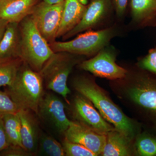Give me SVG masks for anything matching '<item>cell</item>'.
I'll return each instance as SVG.
<instances>
[{"instance_id": "6da1fadb", "label": "cell", "mask_w": 156, "mask_h": 156, "mask_svg": "<svg viewBox=\"0 0 156 156\" xmlns=\"http://www.w3.org/2000/svg\"><path fill=\"white\" fill-rule=\"evenodd\" d=\"M73 85L76 91L89 99L104 119L112 124L115 130L131 140L133 139L135 129L131 120L94 81L82 77L75 79Z\"/></svg>"}, {"instance_id": "7a4b0ae2", "label": "cell", "mask_w": 156, "mask_h": 156, "mask_svg": "<svg viewBox=\"0 0 156 156\" xmlns=\"http://www.w3.org/2000/svg\"><path fill=\"white\" fill-rule=\"evenodd\" d=\"M44 82L39 72L23 62L13 83L6 87L7 92L18 110L29 109L37 115L39 104L44 95Z\"/></svg>"}, {"instance_id": "3957f363", "label": "cell", "mask_w": 156, "mask_h": 156, "mask_svg": "<svg viewBox=\"0 0 156 156\" xmlns=\"http://www.w3.org/2000/svg\"><path fill=\"white\" fill-rule=\"evenodd\" d=\"M20 58L35 71L39 72L54 52L40 33L31 16L19 23Z\"/></svg>"}, {"instance_id": "277c9868", "label": "cell", "mask_w": 156, "mask_h": 156, "mask_svg": "<svg viewBox=\"0 0 156 156\" xmlns=\"http://www.w3.org/2000/svg\"><path fill=\"white\" fill-rule=\"evenodd\" d=\"M76 55L66 52L54 53L39 72L44 87L61 95L68 104L67 97L71 91L68 87L67 80L77 63Z\"/></svg>"}, {"instance_id": "5b68a950", "label": "cell", "mask_w": 156, "mask_h": 156, "mask_svg": "<svg viewBox=\"0 0 156 156\" xmlns=\"http://www.w3.org/2000/svg\"><path fill=\"white\" fill-rule=\"evenodd\" d=\"M116 33L115 28L112 27L97 31L89 30L68 41H55L49 44L54 53L66 52L77 55L93 56L108 46Z\"/></svg>"}, {"instance_id": "8992f818", "label": "cell", "mask_w": 156, "mask_h": 156, "mask_svg": "<svg viewBox=\"0 0 156 156\" xmlns=\"http://www.w3.org/2000/svg\"><path fill=\"white\" fill-rule=\"evenodd\" d=\"M65 1L58 4H48L43 1L35 6L30 16L40 33L49 44L57 38Z\"/></svg>"}, {"instance_id": "52a82bcc", "label": "cell", "mask_w": 156, "mask_h": 156, "mask_svg": "<svg viewBox=\"0 0 156 156\" xmlns=\"http://www.w3.org/2000/svg\"><path fill=\"white\" fill-rule=\"evenodd\" d=\"M106 47L95 57L82 62L80 67L99 77L109 80L124 79L127 75V71L116 63L115 50Z\"/></svg>"}, {"instance_id": "ba28073f", "label": "cell", "mask_w": 156, "mask_h": 156, "mask_svg": "<svg viewBox=\"0 0 156 156\" xmlns=\"http://www.w3.org/2000/svg\"><path fill=\"white\" fill-rule=\"evenodd\" d=\"M73 113L76 122L99 134L106 135L115 129L97 111L92 102L81 94L74 98Z\"/></svg>"}, {"instance_id": "9c48e42d", "label": "cell", "mask_w": 156, "mask_h": 156, "mask_svg": "<svg viewBox=\"0 0 156 156\" xmlns=\"http://www.w3.org/2000/svg\"><path fill=\"white\" fill-rule=\"evenodd\" d=\"M62 101L52 93L45 92L39 104L37 115L53 126L60 134H64L70 125Z\"/></svg>"}, {"instance_id": "30bf717a", "label": "cell", "mask_w": 156, "mask_h": 156, "mask_svg": "<svg viewBox=\"0 0 156 156\" xmlns=\"http://www.w3.org/2000/svg\"><path fill=\"white\" fill-rule=\"evenodd\" d=\"M113 9V0H90L81 21L65 35L64 38H69L80 33L98 26L111 14Z\"/></svg>"}, {"instance_id": "8fae6325", "label": "cell", "mask_w": 156, "mask_h": 156, "mask_svg": "<svg viewBox=\"0 0 156 156\" xmlns=\"http://www.w3.org/2000/svg\"><path fill=\"white\" fill-rule=\"evenodd\" d=\"M64 135L65 139L82 144L96 156L101 155L106 143V135L97 133L76 121H71Z\"/></svg>"}, {"instance_id": "7c38bea8", "label": "cell", "mask_w": 156, "mask_h": 156, "mask_svg": "<svg viewBox=\"0 0 156 156\" xmlns=\"http://www.w3.org/2000/svg\"><path fill=\"white\" fill-rule=\"evenodd\" d=\"M18 113L23 146L26 150L35 155L42 135L37 115L29 109L20 110Z\"/></svg>"}, {"instance_id": "4fadbf2b", "label": "cell", "mask_w": 156, "mask_h": 156, "mask_svg": "<svg viewBox=\"0 0 156 156\" xmlns=\"http://www.w3.org/2000/svg\"><path fill=\"white\" fill-rule=\"evenodd\" d=\"M128 92L135 103L156 113V79L146 74L141 75Z\"/></svg>"}, {"instance_id": "5bb4252c", "label": "cell", "mask_w": 156, "mask_h": 156, "mask_svg": "<svg viewBox=\"0 0 156 156\" xmlns=\"http://www.w3.org/2000/svg\"><path fill=\"white\" fill-rule=\"evenodd\" d=\"M38 0H0V19L20 23L31 15Z\"/></svg>"}, {"instance_id": "9a60e30c", "label": "cell", "mask_w": 156, "mask_h": 156, "mask_svg": "<svg viewBox=\"0 0 156 156\" xmlns=\"http://www.w3.org/2000/svg\"><path fill=\"white\" fill-rule=\"evenodd\" d=\"M132 22L139 27L156 26V0H130Z\"/></svg>"}, {"instance_id": "2e32d148", "label": "cell", "mask_w": 156, "mask_h": 156, "mask_svg": "<svg viewBox=\"0 0 156 156\" xmlns=\"http://www.w3.org/2000/svg\"><path fill=\"white\" fill-rule=\"evenodd\" d=\"M87 8V6L82 4L80 0H65L57 38L64 36L77 25L83 18Z\"/></svg>"}, {"instance_id": "e0dca14e", "label": "cell", "mask_w": 156, "mask_h": 156, "mask_svg": "<svg viewBox=\"0 0 156 156\" xmlns=\"http://www.w3.org/2000/svg\"><path fill=\"white\" fill-rule=\"evenodd\" d=\"M19 23H9L0 43V59L20 58Z\"/></svg>"}, {"instance_id": "ac0fdd59", "label": "cell", "mask_w": 156, "mask_h": 156, "mask_svg": "<svg viewBox=\"0 0 156 156\" xmlns=\"http://www.w3.org/2000/svg\"><path fill=\"white\" fill-rule=\"evenodd\" d=\"M128 138L115 129L106 134L105 145L101 155L103 156H126L130 154V142Z\"/></svg>"}, {"instance_id": "d6986e66", "label": "cell", "mask_w": 156, "mask_h": 156, "mask_svg": "<svg viewBox=\"0 0 156 156\" xmlns=\"http://www.w3.org/2000/svg\"><path fill=\"white\" fill-rule=\"evenodd\" d=\"M23 62L19 57L0 59V87L13 83Z\"/></svg>"}, {"instance_id": "ffe728a7", "label": "cell", "mask_w": 156, "mask_h": 156, "mask_svg": "<svg viewBox=\"0 0 156 156\" xmlns=\"http://www.w3.org/2000/svg\"><path fill=\"white\" fill-rule=\"evenodd\" d=\"M2 119L9 145L23 147L20 134V119L18 112L5 115Z\"/></svg>"}, {"instance_id": "44dd1931", "label": "cell", "mask_w": 156, "mask_h": 156, "mask_svg": "<svg viewBox=\"0 0 156 156\" xmlns=\"http://www.w3.org/2000/svg\"><path fill=\"white\" fill-rule=\"evenodd\" d=\"M40 150L45 155L49 156H65L62 144L52 136L42 134L39 146Z\"/></svg>"}, {"instance_id": "7402d4cb", "label": "cell", "mask_w": 156, "mask_h": 156, "mask_svg": "<svg viewBox=\"0 0 156 156\" xmlns=\"http://www.w3.org/2000/svg\"><path fill=\"white\" fill-rule=\"evenodd\" d=\"M136 150L142 156L156 155V138L148 135H142L136 139Z\"/></svg>"}, {"instance_id": "603a6c76", "label": "cell", "mask_w": 156, "mask_h": 156, "mask_svg": "<svg viewBox=\"0 0 156 156\" xmlns=\"http://www.w3.org/2000/svg\"><path fill=\"white\" fill-rule=\"evenodd\" d=\"M65 156H96L94 153L80 144L70 142L65 139L62 144Z\"/></svg>"}, {"instance_id": "cb8c5ba5", "label": "cell", "mask_w": 156, "mask_h": 156, "mask_svg": "<svg viewBox=\"0 0 156 156\" xmlns=\"http://www.w3.org/2000/svg\"><path fill=\"white\" fill-rule=\"evenodd\" d=\"M17 105L6 92L0 91V116L8 114L17 113Z\"/></svg>"}, {"instance_id": "d4e9b609", "label": "cell", "mask_w": 156, "mask_h": 156, "mask_svg": "<svg viewBox=\"0 0 156 156\" xmlns=\"http://www.w3.org/2000/svg\"><path fill=\"white\" fill-rule=\"evenodd\" d=\"M138 65L141 69L156 75V48L149 50L147 55L139 60Z\"/></svg>"}, {"instance_id": "484cf974", "label": "cell", "mask_w": 156, "mask_h": 156, "mask_svg": "<svg viewBox=\"0 0 156 156\" xmlns=\"http://www.w3.org/2000/svg\"><path fill=\"white\" fill-rule=\"evenodd\" d=\"M1 156H32V154L29 152L22 147L20 146L9 145L0 152Z\"/></svg>"}, {"instance_id": "4316f807", "label": "cell", "mask_w": 156, "mask_h": 156, "mask_svg": "<svg viewBox=\"0 0 156 156\" xmlns=\"http://www.w3.org/2000/svg\"><path fill=\"white\" fill-rule=\"evenodd\" d=\"M128 0H113L114 10L119 17H121L126 12Z\"/></svg>"}, {"instance_id": "83f0119b", "label": "cell", "mask_w": 156, "mask_h": 156, "mask_svg": "<svg viewBox=\"0 0 156 156\" xmlns=\"http://www.w3.org/2000/svg\"><path fill=\"white\" fill-rule=\"evenodd\" d=\"M9 146L6 135L2 117L0 116V152Z\"/></svg>"}, {"instance_id": "f1b7e54d", "label": "cell", "mask_w": 156, "mask_h": 156, "mask_svg": "<svg viewBox=\"0 0 156 156\" xmlns=\"http://www.w3.org/2000/svg\"><path fill=\"white\" fill-rule=\"evenodd\" d=\"M8 23L9 22L6 20L0 19V43L2 39Z\"/></svg>"}, {"instance_id": "f546056e", "label": "cell", "mask_w": 156, "mask_h": 156, "mask_svg": "<svg viewBox=\"0 0 156 156\" xmlns=\"http://www.w3.org/2000/svg\"><path fill=\"white\" fill-rule=\"evenodd\" d=\"M64 1L65 0H44V2H45L51 4V5L58 4V3H61Z\"/></svg>"}]
</instances>
